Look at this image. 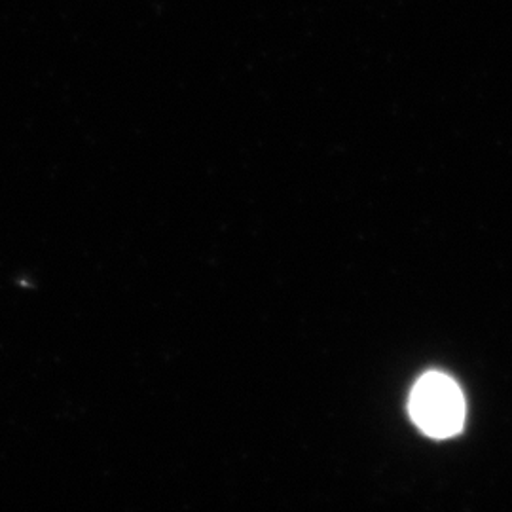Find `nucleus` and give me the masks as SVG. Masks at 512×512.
Masks as SVG:
<instances>
[{
	"label": "nucleus",
	"mask_w": 512,
	"mask_h": 512,
	"mask_svg": "<svg viewBox=\"0 0 512 512\" xmlns=\"http://www.w3.org/2000/svg\"><path fill=\"white\" fill-rule=\"evenodd\" d=\"M410 416L433 439L458 435L465 421V399L459 385L446 374L429 372L414 385Z\"/></svg>",
	"instance_id": "f257e3e1"
}]
</instances>
